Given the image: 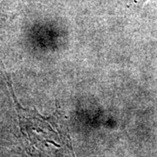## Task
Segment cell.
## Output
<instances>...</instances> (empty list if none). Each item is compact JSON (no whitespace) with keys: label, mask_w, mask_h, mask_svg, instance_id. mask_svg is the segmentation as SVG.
Returning a JSON list of instances; mask_svg holds the SVG:
<instances>
[{"label":"cell","mask_w":157,"mask_h":157,"mask_svg":"<svg viewBox=\"0 0 157 157\" xmlns=\"http://www.w3.org/2000/svg\"><path fill=\"white\" fill-rule=\"evenodd\" d=\"M16 104L24 146L29 157H74L68 128L59 113L49 117L22 107L11 89Z\"/></svg>","instance_id":"1"}]
</instances>
